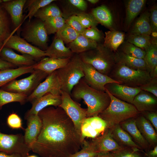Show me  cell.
Here are the masks:
<instances>
[{"label":"cell","instance_id":"cell-1","mask_svg":"<svg viewBox=\"0 0 157 157\" xmlns=\"http://www.w3.org/2000/svg\"><path fill=\"white\" fill-rule=\"evenodd\" d=\"M42 123L31 150L42 157H69L82 146L81 136L72 120L58 106L45 108L38 114Z\"/></svg>","mask_w":157,"mask_h":157},{"label":"cell","instance_id":"cell-2","mask_svg":"<svg viewBox=\"0 0 157 157\" xmlns=\"http://www.w3.org/2000/svg\"><path fill=\"white\" fill-rule=\"evenodd\" d=\"M70 96L76 101L84 100L87 106V117L98 116L107 108L110 101L107 92L91 87L83 78L73 87Z\"/></svg>","mask_w":157,"mask_h":157},{"label":"cell","instance_id":"cell-3","mask_svg":"<svg viewBox=\"0 0 157 157\" xmlns=\"http://www.w3.org/2000/svg\"><path fill=\"white\" fill-rule=\"evenodd\" d=\"M105 91L110 97V103L98 116L106 122L108 128L129 118H134L140 113L132 104L116 98L106 89Z\"/></svg>","mask_w":157,"mask_h":157},{"label":"cell","instance_id":"cell-4","mask_svg":"<svg viewBox=\"0 0 157 157\" xmlns=\"http://www.w3.org/2000/svg\"><path fill=\"white\" fill-rule=\"evenodd\" d=\"M104 45L78 54L83 62L90 65L101 73L108 76L116 64L115 54Z\"/></svg>","mask_w":157,"mask_h":157},{"label":"cell","instance_id":"cell-5","mask_svg":"<svg viewBox=\"0 0 157 157\" xmlns=\"http://www.w3.org/2000/svg\"><path fill=\"white\" fill-rule=\"evenodd\" d=\"M120 84L140 87L152 78L147 71L135 70L120 63H116L108 76Z\"/></svg>","mask_w":157,"mask_h":157},{"label":"cell","instance_id":"cell-6","mask_svg":"<svg viewBox=\"0 0 157 157\" xmlns=\"http://www.w3.org/2000/svg\"><path fill=\"white\" fill-rule=\"evenodd\" d=\"M81 62L78 54H76L65 66L56 70L61 83V90L70 95L73 87L84 77Z\"/></svg>","mask_w":157,"mask_h":157},{"label":"cell","instance_id":"cell-7","mask_svg":"<svg viewBox=\"0 0 157 157\" xmlns=\"http://www.w3.org/2000/svg\"><path fill=\"white\" fill-rule=\"evenodd\" d=\"M27 77L21 79H14L1 87V89L8 92L23 94L28 96L45 79L48 74L34 69Z\"/></svg>","mask_w":157,"mask_h":157},{"label":"cell","instance_id":"cell-8","mask_svg":"<svg viewBox=\"0 0 157 157\" xmlns=\"http://www.w3.org/2000/svg\"><path fill=\"white\" fill-rule=\"evenodd\" d=\"M31 151L22 134H8L0 131V152L8 154H19L26 157L29 155Z\"/></svg>","mask_w":157,"mask_h":157},{"label":"cell","instance_id":"cell-9","mask_svg":"<svg viewBox=\"0 0 157 157\" xmlns=\"http://www.w3.org/2000/svg\"><path fill=\"white\" fill-rule=\"evenodd\" d=\"M62 103L59 107L62 108L73 122L81 136V129L84 120L87 117V108H82L80 104L74 100L70 95L61 90Z\"/></svg>","mask_w":157,"mask_h":157},{"label":"cell","instance_id":"cell-10","mask_svg":"<svg viewBox=\"0 0 157 157\" xmlns=\"http://www.w3.org/2000/svg\"><path fill=\"white\" fill-rule=\"evenodd\" d=\"M24 40L28 42L46 50L48 48V35L43 22L38 19L28 24L22 33Z\"/></svg>","mask_w":157,"mask_h":157},{"label":"cell","instance_id":"cell-11","mask_svg":"<svg viewBox=\"0 0 157 157\" xmlns=\"http://www.w3.org/2000/svg\"><path fill=\"white\" fill-rule=\"evenodd\" d=\"M3 42V46L15 50L24 54L30 55L37 61L46 56L45 51L33 46L20 36L13 34Z\"/></svg>","mask_w":157,"mask_h":157},{"label":"cell","instance_id":"cell-12","mask_svg":"<svg viewBox=\"0 0 157 157\" xmlns=\"http://www.w3.org/2000/svg\"><path fill=\"white\" fill-rule=\"evenodd\" d=\"M61 84L57 72L49 74L34 91L28 96L26 102L31 103L45 94L50 93L56 95H60Z\"/></svg>","mask_w":157,"mask_h":157},{"label":"cell","instance_id":"cell-13","mask_svg":"<svg viewBox=\"0 0 157 157\" xmlns=\"http://www.w3.org/2000/svg\"><path fill=\"white\" fill-rule=\"evenodd\" d=\"M81 65L86 83L90 87L98 90L105 92V85L109 83H119L109 76L97 71L91 65L82 61Z\"/></svg>","mask_w":157,"mask_h":157},{"label":"cell","instance_id":"cell-14","mask_svg":"<svg viewBox=\"0 0 157 157\" xmlns=\"http://www.w3.org/2000/svg\"><path fill=\"white\" fill-rule=\"evenodd\" d=\"M108 128L106 122L99 116L86 117L81 126V141L82 143L86 138H94L103 134Z\"/></svg>","mask_w":157,"mask_h":157},{"label":"cell","instance_id":"cell-15","mask_svg":"<svg viewBox=\"0 0 157 157\" xmlns=\"http://www.w3.org/2000/svg\"><path fill=\"white\" fill-rule=\"evenodd\" d=\"M90 141L96 151L101 154L115 151L124 148L119 144L114 139L109 128H108L101 135Z\"/></svg>","mask_w":157,"mask_h":157},{"label":"cell","instance_id":"cell-16","mask_svg":"<svg viewBox=\"0 0 157 157\" xmlns=\"http://www.w3.org/2000/svg\"><path fill=\"white\" fill-rule=\"evenodd\" d=\"M105 87L115 97L131 104L135 97L142 90L140 87H132L115 83H108Z\"/></svg>","mask_w":157,"mask_h":157},{"label":"cell","instance_id":"cell-17","mask_svg":"<svg viewBox=\"0 0 157 157\" xmlns=\"http://www.w3.org/2000/svg\"><path fill=\"white\" fill-rule=\"evenodd\" d=\"M1 58L17 67L33 66L37 61L31 56L26 54L20 55L13 49L3 46L0 51Z\"/></svg>","mask_w":157,"mask_h":157},{"label":"cell","instance_id":"cell-18","mask_svg":"<svg viewBox=\"0 0 157 157\" xmlns=\"http://www.w3.org/2000/svg\"><path fill=\"white\" fill-rule=\"evenodd\" d=\"M61 103V95L47 93L31 103L32 106L26 113L24 118L25 119L31 115H38L40 111L48 106L58 107Z\"/></svg>","mask_w":157,"mask_h":157},{"label":"cell","instance_id":"cell-19","mask_svg":"<svg viewBox=\"0 0 157 157\" xmlns=\"http://www.w3.org/2000/svg\"><path fill=\"white\" fill-rule=\"evenodd\" d=\"M26 1V0H9L1 4L10 16L15 30L18 29L22 22L23 9Z\"/></svg>","mask_w":157,"mask_h":157},{"label":"cell","instance_id":"cell-20","mask_svg":"<svg viewBox=\"0 0 157 157\" xmlns=\"http://www.w3.org/2000/svg\"><path fill=\"white\" fill-rule=\"evenodd\" d=\"M27 127L24 136L26 144L30 147L36 141L40 131L42 123L38 115H31L27 118Z\"/></svg>","mask_w":157,"mask_h":157},{"label":"cell","instance_id":"cell-21","mask_svg":"<svg viewBox=\"0 0 157 157\" xmlns=\"http://www.w3.org/2000/svg\"><path fill=\"white\" fill-rule=\"evenodd\" d=\"M132 104L140 113L155 111L157 104L156 98L143 90L134 97Z\"/></svg>","mask_w":157,"mask_h":157},{"label":"cell","instance_id":"cell-22","mask_svg":"<svg viewBox=\"0 0 157 157\" xmlns=\"http://www.w3.org/2000/svg\"><path fill=\"white\" fill-rule=\"evenodd\" d=\"M134 118L128 119L119 124L121 128L130 135L134 142L142 149H147L149 144L141 134Z\"/></svg>","mask_w":157,"mask_h":157},{"label":"cell","instance_id":"cell-23","mask_svg":"<svg viewBox=\"0 0 157 157\" xmlns=\"http://www.w3.org/2000/svg\"><path fill=\"white\" fill-rule=\"evenodd\" d=\"M45 51L46 56L57 58H71L74 55L70 49L65 46L63 41L56 37Z\"/></svg>","mask_w":157,"mask_h":157},{"label":"cell","instance_id":"cell-24","mask_svg":"<svg viewBox=\"0 0 157 157\" xmlns=\"http://www.w3.org/2000/svg\"><path fill=\"white\" fill-rule=\"evenodd\" d=\"M71 58H45L37 62L33 65V68L34 69L40 70L49 74L65 66Z\"/></svg>","mask_w":157,"mask_h":157},{"label":"cell","instance_id":"cell-25","mask_svg":"<svg viewBox=\"0 0 157 157\" xmlns=\"http://www.w3.org/2000/svg\"><path fill=\"white\" fill-rule=\"evenodd\" d=\"M137 128L149 145L156 146L157 142V134L150 122L143 116L135 119Z\"/></svg>","mask_w":157,"mask_h":157},{"label":"cell","instance_id":"cell-26","mask_svg":"<svg viewBox=\"0 0 157 157\" xmlns=\"http://www.w3.org/2000/svg\"><path fill=\"white\" fill-rule=\"evenodd\" d=\"M109 129L113 138L120 145L131 147L136 151H140L142 149L134 142L128 133L121 128L119 124L115 125Z\"/></svg>","mask_w":157,"mask_h":157},{"label":"cell","instance_id":"cell-27","mask_svg":"<svg viewBox=\"0 0 157 157\" xmlns=\"http://www.w3.org/2000/svg\"><path fill=\"white\" fill-rule=\"evenodd\" d=\"M115 58L116 63L123 64L134 69L149 72L147 64L143 59L132 57L122 52H117L115 54Z\"/></svg>","mask_w":157,"mask_h":157},{"label":"cell","instance_id":"cell-28","mask_svg":"<svg viewBox=\"0 0 157 157\" xmlns=\"http://www.w3.org/2000/svg\"><path fill=\"white\" fill-rule=\"evenodd\" d=\"M33 66L9 69L0 71V87L24 74L32 73Z\"/></svg>","mask_w":157,"mask_h":157},{"label":"cell","instance_id":"cell-29","mask_svg":"<svg viewBox=\"0 0 157 157\" xmlns=\"http://www.w3.org/2000/svg\"><path fill=\"white\" fill-rule=\"evenodd\" d=\"M97 42L79 34L73 41L69 43V48L74 53L78 54L96 48Z\"/></svg>","mask_w":157,"mask_h":157},{"label":"cell","instance_id":"cell-30","mask_svg":"<svg viewBox=\"0 0 157 157\" xmlns=\"http://www.w3.org/2000/svg\"><path fill=\"white\" fill-rule=\"evenodd\" d=\"M104 45L112 51H116L124 39V34L121 32L110 31L106 32Z\"/></svg>","mask_w":157,"mask_h":157},{"label":"cell","instance_id":"cell-31","mask_svg":"<svg viewBox=\"0 0 157 157\" xmlns=\"http://www.w3.org/2000/svg\"><path fill=\"white\" fill-rule=\"evenodd\" d=\"M150 13H143L138 19L131 31V33L150 35L152 33L149 21Z\"/></svg>","mask_w":157,"mask_h":157},{"label":"cell","instance_id":"cell-32","mask_svg":"<svg viewBox=\"0 0 157 157\" xmlns=\"http://www.w3.org/2000/svg\"><path fill=\"white\" fill-rule=\"evenodd\" d=\"M13 32L10 30L9 15L0 4V43H3Z\"/></svg>","mask_w":157,"mask_h":157},{"label":"cell","instance_id":"cell-33","mask_svg":"<svg viewBox=\"0 0 157 157\" xmlns=\"http://www.w3.org/2000/svg\"><path fill=\"white\" fill-rule=\"evenodd\" d=\"M91 14L98 23L107 27L112 26V16L110 11L105 6L101 5L94 8Z\"/></svg>","mask_w":157,"mask_h":157},{"label":"cell","instance_id":"cell-34","mask_svg":"<svg viewBox=\"0 0 157 157\" xmlns=\"http://www.w3.org/2000/svg\"><path fill=\"white\" fill-rule=\"evenodd\" d=\"M28 96L25 94L13 92L0 89V109L5 104L13 102H18L21 104L26 102Z\"/></svg>","mask_w":157,"mask_h":157},{"label":"cell","instance_id":"cell-35","mask_svg":"<svg viewBox=\"0 0 157 157\" xmlns=\"http://www.w3.org/2000/svg\"><path fill=\"white\" fill-rule=\"evenodd\" d=\"M60 16H62V12L59 8L50 3L40 9L34 17L44 22L50 18Z\"/></svg>","mask_w":157,"mask_h":157},{"label":"cell","instance_id":"cell-36","mask_svg":"<svg viewBox=\"0 0 157 157\" xmlns=\"http://www.w3.org/2000/svg\"><path fill=\"white\" fill-rule=\"evenodd\" d=\"M146 2L145 0H130L126 5V21L130 24L143 8Z\"/></svg>","mask_w":157,"mask_h":157},{"label":"cell","instance_id":"cell-37","mask_svg":"<svg viewBox=\"0 0 157 157\" xmlns=\"http://www.w3.org/2000/svg\"><path fill=\"white\" fill-rule=\"evenodd\" d=\"M145 51V54L144 59L151 77L155 69L157 67V44H151Z\"/></svg>","mask_w":157,"mask_h":157},{"label":"cell","instance_id":"cell-38","mask_svg":"<svg viewBox=\"0 0 157 157\" xmlns=\"http://www.w3.org/2000/svg\"><path fill=\"white\" fill-rule=\"evenodd\" d=\"M128 42L145 51L151 44L150 35L131 33L128 38Z\"/></svg>","mask_w":157,"mask_h":157},{"label":"cell","instance_id":"cell-39","mask_svg":"<svg viewBox=\"0 0 157 157\" xmlns=\"http://www.w3.org/2000/svg\"><path fill=\"white\" fill-rule=\"evenodd\" d=\"M79 34L74 29L65 23L56 33L55 37L60 39L64 43H69L75 40Z\"/></svg>","mask_w":157,"mask_h":157},{"label":"cell","instance_id":"cell-40","mask_svg":"<svg viewBox=\"0 0 157 157\" xmlns=\"http://www.w3.org/2000/svg\"><path fill=\"white\" fill-rule=\"evenodd\" d=\"M43 23L48 35L56 33L66 23L62 16L50 18Z\"/></svg>","mask_w":157,"mask_h":157},{"label":"cell","instance_id":"cell-41","mask_svg":"<svg viewBox=\"0 0 157 157\" xmlns=\"http://www.w3.org/2000/svg\"><path fill=\"white\" fill-rule=\"evenodd\" d=\"M54 1V0H27L28 13L24 20L27 18L30 20L40 9L51 3Z\"/></svg>","mask_w":157,"mask_h":157},{"label":"cell","instance_id":"cell-42","mask_svg":"<svg viewBox=\"0 0 157 157\" xmlns=\"http://www.w3.org/2000/svg\"><path fill=\"white\" fill-rule=\"evenodd\" d=\"M100 154L96 151L90 141L85 140L81 149L69 157H94Z\"/></svg>","mask_w":157,"mask_h":157},{"label":"cell","instance_id":"cell-43","mask_svg":"<svg viewBox=\"0 0 157 157\" xmlns=\"http://www.w3.org/2000/svg\"><path fill=\"white\" fill-rule=\"evenodd\" d=\"M122 51L129 56L138 58L144 59L145 54L144 50L128 42L123 46Z\"/></svg>","mask_w":157,"mask_h":157},{"label":"cell","instance_id":"cell-44","mask_svg":"<svg viewBox=\"0 0 157 157\" xmlns=\"http://www.w3.org/2000/svg\"><path fill=\"white\" fill-rule=\"evenodd\" d=\"M76 16L82 25L85 29L96 27L99 23L92 14L82 13L78 14Z\"/></svg>","mask_w":157,"mask_h":157},{"label":"cell","instance_id":"cell-45","mask_svg":"<svg viewBox=\"0 0 157 157\" xmlns=\"http://www.w3.org/2000/svg\"><path fill=\"white\" fill-rule=\"evenodd\" d=\"M7 122L8 125L11 128L24 129L22 126L21 118L16 113L10 114L7 118Z\"/></svg>","mask_w":157,"mask_h":157},{"label":"cell","instance_id":"cell-46","mask_svg":"<svg viewBox=\"0 0 157 157\" xmlns=\"http://www.w3.org/2000/svg\"><path fill=\"white\" fill-rule=\"evenodd\" d=\"M113 157H142L137 151L124 148L110 153Z\"/></svg>","mask_w":157,"mask_h":157},{"label":"cell","instance_id":"cell-47","mask_svg":"<svg viewBox=\"0 0 157 157\" xmlns=\"http://www.w3.org/2000/svg\"><path fill=\"white\" fill-rule=\"evenodd\" d=\"M81 34L87 38L97 42L100 40L101 38L100 32L96 27L85 29Z\"/></svg>","mask_w":157,"mask_h":157},{"label":"cell","instance_id":"cell-48","mask_svg":"<svg viewBox=\"0 0 157 157\" xmlns=\"http://www.w3.org/2000/svg\"><path fill=\"white\" fill-rule=\"evenodd\" d=\"M65 22L79 34H81L85 29L79 22L76 15L69 17L65 20Z\"/></svg>","mask_w":157,"mask_h":157},{"label":"cell","instance_id":"cell-49","mask_svg":"<svg viewBox=\"0 0 157 157\" xmlns=\"http://www.w3.org/2000/svg\"><path fill=\"white\" fill-rule=\"evenodd\" d=\"M140 88L141 90L150 92L157 97V78H152L149 81Z\"/></svg>","mask_w":157,"mask_h":157},{"label":"cell","instance_id":"cell-50","mask_svg":"<svg viewBox=\"0 0 157 157\" xmlns=\"http://www.w3.org/2000/svg\"><path fill=\"white\" fill-rule=\"evenodd\" d=\"M149 21L152 32L157 31V8L156 6L151 9L149 14Z\"/></svg>","mask_w":157,"mask_h":157},{"label":"cell","instance_id":"cell-51","mask_svg":"<svg viewBox=\"0 0 157 157\" xmlns=\"http://www.w3.org/2000/svg\"><path fill=\"white\" fill-rule=\"evenodd\" d=\"M146 117L147 120L151 123L155 130L157 131V113L156 111H145ZM146 118V119H147Z\"/></svg>","mask_w":157,"mask_h":157},{"label":"cell","instance_id":"cell-52","mask_svg":"<svg viewBox=\"0 0 157 157\" xmlns=\"http://www.w3.org/2000/svg\"><path fill=\"white\" fill-rule=\"evenodd\" d=\"M68 1L72 5L82 11H85L87 8V3L84 0H69Z\"/></svg>","mask_w":157,"mask_h":157},{"label":"cell","instance_id":"cell-53","mask_svg":"<svg viewBox=\"0 0 157 157\" xmlns=\"http://www.w3.org/2000/svg\"><path fill=\"white\" fill-rule=\"evenodd\" d=\"M17 68L14 65L0 58V71L9 69Z\"/></svg>","mask_w":157,"mask_h":157},{"label":"cell","instance_id":"cell-54","mask_svg":"<svg viewBox=\"0 0 157 157\" xmlns=\"http://www.w3.org/2000/svg\"><path fill=\"white\" fill-rule=\"evenodd\" d=\"M0 157H24L21 155L18 154H8L0 152Z\"/></svg>","mask_w":157,"mask_h":157},{"label":"cell","instance_id":"cell-55","mask_svg":"<svg viewBox=\"0 0 157 157\" xmlns=\"http://www.w3.org/2000/svg\"><path fill=\"white\" fill-rule=\"evenodd\" d=\"M146 155L151 157H157V146H156L154 149L149 152L148 154Z\"/></svg>","mask_w":157,"mask_h":157},{"label":"cell","instance_id":"cell-56","mask_svg":"<svg viewBox=\"0 0 157 157\" xmlns=\"http://www.w3.org/2000/svg\"><path fill=\"white\" fill-rule=\"evenodd\" d=\"M94 157H113L110 152L99 154Z\"/></svg>","mask_w":157,"mask_h":157},{"label":"cell","instance_id":"cell-57","mask_svg":"<svg viewBox=\"0 0 157 157\" xmlns=\"http://www.w3.org/2000/svg\"><path fill=\"white\" fill-rule=\"evenodd\" d=\"M87 1L93 4H96L99 1L98 0H88Z\"/></svg>","mask_w":157,"mask_h":157},{"label":"cell","instance_id":"cell-58","mask_svg":"<svg viewBox=\"0 0 157 157\" xmlns=\"http://www.w3.org/2000/svg\"><path fill=\"white\" fill-rule=\"evenodd\" d=\"M151 34L152 36L154 38H157V32H152L151 33Z\"/></svg>","mask_w":157,"mask_h":157},{"label":"cell","instance_id":"cell-59","mask_svg":"<svg viewBox=\"0 0 157 157\" xmlns=\"http://www.w3.org/2000/svg\"><path fill=\"white\" fill-rule=\"evenodd\" d=\"M26 157H38L35 155H29Z\"/></svg>","mask_w":157,"mask_h":157},{"label":"cell","instance_id":"cell-60","mask_svg":"<svg viewBox=\"0 0 157 157\" xmlns=\"http://www.w3.org/2000/svg\"><path fill=\"white\" fill-rule=\"evenodd\" d=\"M3 46V43H0V51Z\"/></svg>","mask_w":157,"mask_h":157},{"label":"cell","instance_id":"cell-61","mask_svg":"<svg viewBox=\"0 0 157 157\" xmlns=\"http://www.w3.org/2000/svg\"></svg>","mask_w":157,"mask_h":157},{"label":"cell","instance_id":"cell-62","mask_svg":"<svg viewBox=\"0 0 157 157\" xmlns=\"http://www.w3.org/2000/svg\"><path fill=\"white\" fill-rule=\"evenodd\" d=\"M149 157H150V156H149Z\"/></svg>","mask_w":157,"mask_h":157}]
</instances>
